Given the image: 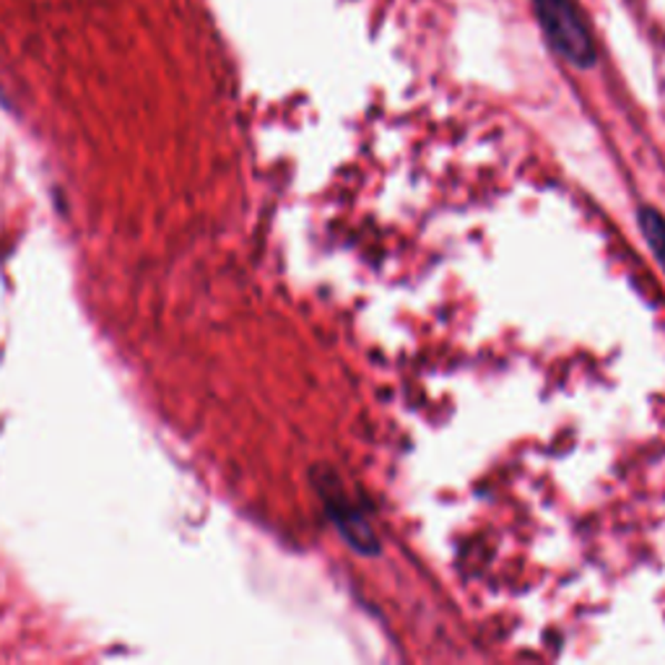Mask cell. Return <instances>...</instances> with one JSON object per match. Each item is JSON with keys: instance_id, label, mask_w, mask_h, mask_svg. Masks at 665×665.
<instances>
[{"instance_id": "obj_1", "label": "cell", "mask_w": 665, "mask_h": 665, "mask_svg": "<svg viewBox=\"0 0 665 665\" xmlns=\"http://www.w3.org/2000/svg\"><path fill=\"white\" fill-rule=\"evenodd\" d=\"M530 3L536 8L546 42L559 58L580 70L596 66V42L575 0H530Z\"/></svg>"}, {"instance_id": "obj_2", "label": "cell", "mask_w": 665, "mask_h": 665, "mask_svg": "<svg viewBox=\"0 0 665 665\" xmlns=\"http://www.w3.org/2000/svg\"><path fill=\"white\" fill-rule=\"evenodd\" d=\"M315 483L320 487V495L325 499L327 518H331L333 526L339 528L343 541H346L356 554H362V557H374V554H380L378 536L372 534L370 522L364 520L362 510H359V507L346 497V491L341 489L339 476H327L323 481L315 479Z\"/></svg>"}, {"instance_id": "obj_3", "label": "cell", "mask_w": 665, "mask_h": 665, "mask_svg": "<svg viewBox=\"0 0 665 665\" xmlns=\"http://www.w3.org/2000/svg\"><path fill=\"white\" fill-rule=\"evenodd\" d=\"M637 224L647 242V247H651L653 257L661 263V268L665 273V216L658 208L643 206L637 211Z\"/></svg>"}]
</instances>
